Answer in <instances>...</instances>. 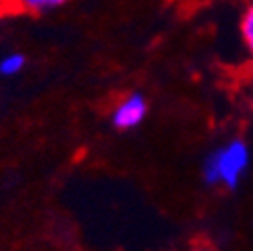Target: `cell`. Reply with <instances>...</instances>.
<instances>
[{"label":"cell","mask_w":253,"mask_h":251,"mask_svg":"<svg viewBox=\"0 0 253 251\" xmlns=\"http://www.w3.org/2000/svg\"><path fill=\"white\" fill-rule=\"evenodd\" d=\"M247 165H249L247 145L239 139H233L227 145L213 151L205 159V165H203L205 183H209V185L223 183L229 189H233V187H237Z\"/></svg>","instance_id":"1"},{"label":"cell","mask_w":253,"mask_h":251,"mask_svg":"<svg viewBox=\"0 0 253 251\" xmlns=\"http://www.w3.org/2000/svg\"><path fill=\"white\" fill-rule=\"evenodd\" d=\"M147 115V101L141 92H131V95H126L113 111L111 115V121L117 129L121 131H129L137 125L143 123Z\"/></svg>","instance_id":"2"},{"label":"cell","mask_w":253,"mask_h":251,"mask_svg":"<svg viewBox=\"0 0 253 251\" xmlns=\"http://www.w3.org/2000/svg\"><path fill=\"white\" fill-rule=\"evenodd\" d=\"M18 4L20 10H26V12H44V10H50V8H56L60 4H65L67 0H14Z\"/></svg>","instance_id":"3"},{"label":"cell","mask_w":253,"mask_h":251,"mask_svg":"<svg viewBox=\"0 0 253 251\" xmlns=\"http://www.w3.org/2000/svg\"><path fill=\"white\" fill-rule=\"evenodd\" d=\"M26 65V58L20 54V52H12L8 56H4L2 60H0V75L4 77H12L16 73H20Z\"/></svg>","instance_id":"4"},{"label":"cell","mask_w":253,"mask_h":251,"mask_svg":"<svg viewBox=\"0 0 253 251\" xmlns=\"http://www.w3.org/2000/svg\"><path fill=\"white\" fill-rule=\"evenodd\" d=\"M239 30H241V39H243L245 46L253 52V4H249L247 10L243 12Z\"/></svg>","instance_id":"5"},{"label":"cell","mask_w":253,"mask_h":251,"mask_svg":"<svg viewBox=\"0 0 253 251\" xmlns=\"http://www.w3.org/2000/svg\"><path fill=\"white\" fill-rule=\"evenodd\" d=\"M191 251H217L209 239H195L191 245Z\"/></svg>","instance_id":"6"}]
</instances>
